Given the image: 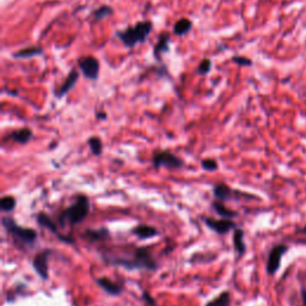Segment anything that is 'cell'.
I'll use <instances>...</instances> for the list:
<instances>
[{"instance_id": "obj_3", "label": "cell", "mask_w": 306, "mask_h": 306, "mask_svg": "<svg viewBox=\"0 0 306 306\" xmlns=\"http://www.w3.org/2000/svg\"><path fill=\"white\" fill-rule=\"evenodd\" d=\"M91 210V203L88 195L84 194H79L74 197L73 203L70 207L65 208L57 215V224L61 229L66 228V226H73L80 224L88 218Z\"/></svg>"}, {"instance_id": "obj_16", "label": "cell", "mask_w": 306, "mask_h": 306, "mask_svg": "<svg viewBox=\"0 0 306 306\" xmlns=\"http://www.w3.org/2000/svg\"><path fill=\"white\" fill-rule=\"evenodd\" d=\"M236 190L230 188L229 186H226L225 183H218L213 187V195L219 201H229L232 199L233 194H236Z\"/></svg>"}, {"instance_id": "obj_27", "label": "cell", "mask_w": 306, "mask_h": 306, "mask_svg": "<svg viewBox=\"0 0 306 306\" xmlns=\"http://www.w3.org/2000/svg\"><path fill=\"white\" fill-rule=\"evenodd\" d=\"M211 67H212V61L210 59H203L200 63L199 67H197V73L201 75L207 74L208 72L211 71Z\"/></svg>"}, {"instance_id": "obj_29", "label": "cell", "mask_w": 306, "mask_h": 306, "mask_svg": "<svg viewBox=\"0 0 306 306\" xmlns=\"http://www.w3.org/2000/svg\"><path fill=\"white\" fill-rule=\"evenodd\" d=\"M232 61L233 63L240 65V66H248V65H251V61L244 56H233Z\"/></svg>"}, {"instance_id": "obj_22", "label": "cell", "mask_w": 306, "mask_h": 306, "mask_svg": "<svg viewBox=\"0 0 306 306\" xmlns=\"http://www.w3.org/2000/svg\"><path fill=\"white\" fill-rule=\"evenodd\" d=\"M230 304H231V294L229 291H224L214 299L208 301L205 306H230Z\"/></svg>"}, {"instance_id": "obj_5", "label": "cell", "mask_w": 306, "mask_h": 306, "mask_svg": "<svg viewBox=\"0 0 306 306\" xmlns=\"http://www.w3.org/2000/svg\"><path fill=\"white\" fill-rule=\"evenodd\" d=\"M152 164L156 169L165 168L169 170H174V169L185 167V160L172 153L171 151L158 150L154 151L152 154Z\"/></svg>"}, {"instance_id": "obj_9", "label": "cell", "mask_w": 306, "mask_h": 306, "mask_svg": "<svg viewBox=\"0 0 306 306\" xmlns=\"http://www.w3.org/2000/svg\"><path fill=\"white\" fill-rule=\"evenodd\" d=\"M78 68L81 71L85 78L96 80L99 74V61L95 56H84L78 60Z\"/></svg>"}, {"instance_id": "obj_12", "label": "cell", "mask_w": 306, "mask_h": 306, "mask_svg": "<svg viewBox=\"0 0 306 306\" xmlns=\"http://www.w3.org/2000/svg\"><path fill=\"white\" fill-rule=\"evenodd\" d=\"M95 282L100 290L104 291V293L108 294V296L118 297L124 293V285H122V283L113 281V280L106 278V276H103V278H96Z\"/></svg>"}, {"instance_id": "obj_13", "label": "cell", "mask_w": 306, "mask_h": 306, "mask_svg": "<svg viewBox=\"0 0 306 306\" xmlns=\"http://www.w3.org/2000/svg\"><path fill=\"white\" fill-rule=\"evenodd\" d=\"M32 138H34V132H32V129L24 127L10 132L9 134L6 135L5 139L12 140V141L19 144V145H27L29 141H31Z\"/></svg>"}, {"instance_id": "obj_24", "label": "cell", "mask_w": 306, "mask_h": 306, "mask_svg": "<svg viewBox=\"0 0 306 306\" xmlns=\"http://www.w3.org/2000/svg\"><path fill=\"white\" fill-rule=\"evenodd\" d=\"M17 206V200L12 195H5L0 200V211L3 213H11Z\"/></svg>"}, {"instance_id": "obj_17", "label": "cell", "mask_w": 306, "mask_h": 306, "mask_svg": "<svg viewBox=\"0 0 306 306\" xmlns=\"http://www.w3.org/2000/svg\"><path fill=\"white\" fill-rule=\"evenodd\" d=\"M232 242H233V248H235L236 254L238 255L239 257H242L247 251V246L246 243H244V231L240 228L235 229Z\"/></svg>"}, {"instance_id": "obj_26", "label": "cell", "mask_w": 306, "mask_h": 306, "mask_svg": "<svg viewBox=\"0 0 306 306\" xmlns=\"http://www.w3.org/2000/svg\"><path fill=\"white\" fill-rule=\"evenodd\" d=\"M201 168H202L205 171L213 172V171L218 170L219 164L217 160L213 159V158H207V159L201 160Z\"/></svg>"}, {"instance_id": "obj_15", "label": "cell", "mask_w": 306, "mask_h": 306, "mask_svg": "<svg viewBox=\"0 0 306 306\" xmlns=\"http://www.w3.org/2000/svg\"><path fill=\"white\" fill-rule=\"evenodd\" d=\"M78 78H79V72L77 71V68H73V70L68 73L67 78L65 79V81L61 84L60 88L55 91V97H57V98H61V97H64L67 92H70L71 90L74 88Z\"/></svg>"}, {"instance_id": "obj_20", "label": "cell", "mask_w": 306, "mask_h": 306, "mask_svg": "<svg viewBox=\"0 0 306 306\" xmlns=\"http://www.w3.org/2000/svg\"><path fill=\"white\" fill-rule=\"evenodd\" d=\"M193 23L188 18H181L174 25V34L177 36H185L192 30Z\"/></svg>"}, {"instance_id": "obj_25", "label": "cell", "mask_w": 306, "mask_h": 306, "mask_svg": "<svg viewBox=\"0 0 306 306\" xmlns=\"http://www.w3.org/2000/svg\"><path fill=\"white\" fill-rule=\"evenodd\" d=\"M113 14H114L113 7L108 6V5H103L95 10V12H93V18H95V21L98 22V21L106 19V18L113 16Z\"/></svg>"}, {"instance_id": "obj_7", "label": "cell", "mask_w": 306, "mask_h": 306, "mask_svg": "<svg viewBox=\"0 0 306 306\" xmlns=\"http://www.w3.org/2000/svg\"><path fill=\"white\" fill-rule=\"evenodd\" d=\"M55 253L53 249H43L38 251L32 258V268L38 278H41L43 281H47L49 279V266H48V258Z\"/></svg>"}, {"instance_id": "obj_19", "label": "cell", "mask_w": 306, "mask_h": 306, "mask_svg": "<svg viewBox=\"0 0 306 306\" xmlns=\"http://www.w3.org/2000/svg\"><path fill=\"white\" fill-rule=\"evenodd\" d=\"M212 208L218 215H220V218H226V219H233L238 217V213L232 210H229L228 207L225 206L222 201L215 200L212 202Z\"/></svg>"}, {"instance_id": "obj_14", "label": "cell", "mask_w": 306, "mask_h": 306, "mask_svg": "<svg viewBox=\"0 0 306 306\" xmlns=\"http://www.w3.org/2000/svg\"><path fill=\"white\" fill-rule=\"evenodd\" d=\"M131 233L140 240H147L153 238V237L159 236V231L154 226L146 224H139L138 226H135L134 229L131 230Z\"/></svg>"}, {"instance_id": "obj_10", "label": "cell", "mask_w": 306, "mask_h": 306, "mask_svg": "<svg viewBox=\"0 0 306 306\" xmlns=\"http://www.w3.org/2000/svg\"><path fill=\"white\" fill-rule=\"evenodd\" d=\"M287 248L286 246H282V244H279V246H275L271 250V253L268 255V261H267V272L268 274L274 275L278 269L280 268V263H281V258L283 254L286 253Z\"/></svg>"}, {"instance_id": "obj_4", "label": "cell", "mask_w": 306, "mask_h": 306, "mask_svg": "<svg viewBox=\"0 0 306 306\" xmlns=\"http://www.w3.org/2000/svg\"><path fill=\"white\" fill-rule=\"evenodd\" d=\"M153 25L150 21L139 22L135 25L128 27L124 29V30L117 31L116 36L127 48H133L139 43H142L146 41V38L149 37V35L152 31Z\"/></svg>"}, {"instance_id": "obj_32", "label": "cell", "mask_w": 306, "mask_h": 306, "mask_svg": "<svg viewBox=\"0 0 306 306\" xmlns=\"http://www.w3.org/2000/svg\"><path fill=\"white\" fill-rule=\"evenodd\" d=\"M303 232H304V233H306V226H305V228L303 229Z\"/></svg>"}, {"instance_id": "obj_1", "label": "cell", "mask_w": 306, "mask_h": 306, "mask_svg": "<svg viewBox=\"0 0 306 306\" xmlns=\"http://www.w3.org/2000/svg\"><path fill=\"white\" fill-rule=\"evenodd\" d=\"M103 261L108 264L121 267L128 272L149 271L156 272L159 266L149 248H135L131 257H109L103 256Z\"/></svg>"}, {"instance_id": "obj_21", "label": "cell", "mask_w": 306, "mask_h": 306, "mask_svg": "<svg viewBox=\"0 0 306 306\" xmlns=\"http://www.w3.org/2000/svg\"><path fill=\"white\" fill-rule=\"evenodd\" d=\"M88 145L90 147V150H91V152L93 156L96 157H100L103 154V142H102V139L99 138V136H90L88 139Z\"/></svg>"}, {"instance_id": "obj_11", "label": "cell", "mask_w": 306, "mask_h": 306, "mask_svg": "<svg viewBox=\"0 0 306 306\" xmlns=\"http://www.w3.org/2000/svg\"><path fill=\"white\" fill-rule=\"evenodd\" d=\"M81 238L91 244L104 243L110 238V231L104 226L99 229H86L81 233Z\"/></svg>"}, {"instance_id": "obj_6", "label": "cell", "mask_w": 306, "mask_h": 306, "mask_svg": "<svg viewBox=\"0 0 306 306\" xmlns=\"http://www.w3.org/2000/svg\"><path fill=\"white\" fill-rule=\"evenodd\" d=\"M36 221H37V224L39 226H42V228H45L46 230H48V231L52 232L53 235L60 240V242H63L65 244H74L75 243L73 237L60 233L59 226H57L59 224L54 221L52 217H49V215L45 213V212H38V213L36 214Z\"/></svg>"}, {"instance_id": "obj_28", "label": "cell", "mask_w": 306, "mask_h": 306, "mask_svg": "<svg viewBox=\"0 0 306 306\" xmlns=\"http://www.w3.org/2000/svg\"><path fill=\"white\" fill-rule=\"evenodd\" d=\"M141 298L144 301V306H158L156 299H154L152 294H151L150 292H147V291H144L141 294Z\"/></svg>"}, {"instance_id": "obj_30", "label": "cell", "mask_w": 306, "mask_h": 306, "mask_svg": "<svg viewBox=\"0 0 306 306\" xmlns=\"http://www.w3.org/2000/svg\"><path fill=\"white\" fill-rule=\"evenodd\" d=\"M96 117L98 118V120H106L107 114L103 113V111H98V113H96Z\"/></svg>"}, {"instance_id": "obj_2", "label": "cell", "mask_w": 306, "mask_h": 306, "mask_svg": "<svg viewBox=\"0 0 306 306\" xmlns=\"http://www.w3.org/2000/svg\"><path fill=\"white\" fill-rule=\"evenodd\" d=\"M2 225L5 229L7 235L11 237L13 244L22 250L31 249L37 243V231L31 228H23L18 225L17 221L11 215H4Z\"/></svg>"}, {"instance_id": "obj_23", "label": "cell", "mask_w": 306, "mask_h": 306, "mask_svg": "<svg viewBox=\"0 0 306 306\" xmlns=\"http://www.w3.org/2000/svg\"><path fill=\"white\" fill-rule=\"evenodd\" d=\"M42 53L43 50L41 47H28V48H24L19 50V52L14 53L13 56L16 57V59H28V57L39 55V54Z\"/></svg>"}, {"instance_id": "obj_8", "label": "cell", "mask_w": 306, "mask_h": 306, "mask_svg": "<svg viewBox=\"0 0 306 306\" xmlns=\"http://www.w3.org/2000/svg\"><path fill=\"white\" fill-rule=\"evenodd\" d=\"M202 220L208 229H211L212 231L215 232L219 236H224L230 231H232V230L237 229V224L232 220V219H226V218L214 219V218L207 217V218H202Z\"/></svg>"}, {"instance_id": "obj_18", "label": "cell", "mask_w": 306, "mask_h": 306, "mask_svg": "<svg viewBox=\"0 0 306 306\" xmlns=\"http://www.w3.org/2000/svg\"><path fill=\"white\" fill-rule=\"evenodd\" d=\"M169 43H170V35H169L168 32L160 34L159 38H158L157 45L154 46V49H153V54L156 59L159 60L160 54L169 52Z\"/></svg>"}, {"instance_id": "obj_31", "label": "cell", "mask_w": 306, "mask_h": 306, "mask_svg": "<svg viewBox=\"0 0 306 306\" xmlns=\"http://www.w3.org/2000/svg\"><path fill=\"white\" fill-rule=\"evenodd\" d=\"M301 296H303V303H304V306H306V291H304V292L301 293Z\"/></svg>"}]
</instances>
